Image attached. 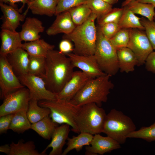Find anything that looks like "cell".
I'll return each mask as SVG.
<instances>
[{
    "mask_svg": "<svg viewBox=\"0 0 155 155\" xmlns=\"http://www.w3.org/2000/svg\"><path fill=\"white\" fill-rule=\"evenodd\" d=\"M77 136L72 138L68 137L67 147L63 152L62 155H66L71 151L75 149L77 152L81 150L84 146L90 145L94 135L91 134L81 132Z\"/></svg>",
    "mask_w": 155,
    "mask_h": 155,
    "instance_id": "cell-25",
    "label": "cell"
},
{
    "mask_svg": "<svg viewBox=\"0 0 155 155\" xmlns=\"http://www.w3.org/2000/svg\"><path fill=\"white\" fill-rule=\"evenodd\" d=\"M46 57L29 55L28 73L43 78L45 72Z\"/></svg>",
    "mask_w": 155,
    "mask_h": 155,
    "instance_id": "cell-32",
    "label": "cell"
},
{
    "mask_svg": "<svg viewBox=\"0 0 155 155\" xmlns=\"http://www.w3.org/2000/svg\"><path fill=\"white\" fill-rule=\"evenodd\" d=\"M92 78L82 71H74L71 78L57 94V99L70 101L86 83Z\"/></svg>",
    "mask_w": 155,
    "mask_h": 155,
    "instance_id": "cell-13",
    "label": "cell"
},
{
    "mask_svg": "<svg viewBox=\"0 0 155 155\" xmlns=\"http://www.w3.org/2000/svg\"><path fill=\"white\" fill-rule=\"evenodd\" d=\"M120 148V144L113 138L96 134L94 135L90 145L86 146L85 154L86 155H102Z\"/></svg>",
    "mask_w": 155,
    "mask_h": 155,
    "instance_id": "cell-14",
    "label": "cell"
},
{
    "mask_svg": "<svg viewBox=\"0 0 155 155\" xmlns=\"http://www.w3.org/2000/svg\"><path fill=\"white\" fill-rule=\"evenodd\" d=\"M58 0H34L30 2L24 13L29 9L34 14L51 17L55 15Z\"/></svg>",
    "mask_w": 155,
    "mask_h": 155,
    "instance_id": "cell-22",
    "label": "cell"
},
{
    "mask_svg": "<svg viewBox=\"0 0 155 155\" xmlns=\"http://www.w3.org/2000/svg\"><path fill=\"white\" fill-rule=\"evenodd\" d=\"M94 55L100 67L105 74L112 76L117 73L119 68L117 50L110 40L98 29Z\"/></svg>",
    "mask_w": 155,
    "mask_h": 155,
    "instance_id": "cell-7",
    "label": "cell"
},
{
    "mask_svg": "<svg viewBox=\"0 0 155 155\" xmlns=\"http://www.w3.org/2000/svg\"><path fill=\"white\" fill-rule=\"evenodd\" d=\"M55 46L50 44L43 39L22 43V48L30 55L46 57L48 52L53 50Z\"/></svg>",
    "mask_w": 155,
    "mask_h": 155,
    "instance_id": "cell-23",
    "label": "cell"
},
{
    "mask_svg": "<svg viewBox=\"0 0 155 155\" xmlns=\"http://www.w3.org/2000/svg\"><path fill=\"white\" fill-rule=\"evenodd\" d=\"M7 56L9 61L18 76L28 73L29 55L26 51L20 48Z\"/></svg>",
    "mask_w": 155,
    "mask_h": 155,
    "instance_id": "cell-20",
    "label": "cell"
},
{
    "mask_svg": "<svg viewBox=\"0 0 155 155\" xmlns=\"http://www.w3.org/2000/svg\"><path fill=\"white\" fill-rule=\"evenodd\" d=\"M123 7V13L118 23L120 28L145 30L140 22L141 18L136 16L127 6Z\"/></svg>",
    "mask_w": 155,
    "mask_h": 155,
    "instance_id": "cell-26",
    "label": "cell"
},
{
    "mask_svg": "<svg viewBox=\"0 0 155 155\" xmlns=\"http://www.w3.org/2000/svg\"><path fill=\"white\" fill-rule=\"evenodd\" d=\"M123 7L113 8L104 16L97 19L98 26L105 24L113 22L118 23L122 16Z\"/></svg>",
    "mask_w": 155,
    "mask_h": 155,
    "instance_id": "cell-36",
    "label": "cell"
},
{
    "mask_svg": "<svg viewBox=\"0 0 155 155\" xmlns=\"http://www.w3.org/2000/svg\"><path fill=\"white\" fill-rule=\"evenodd\" d=\"M139 138L148 142L155 141V122L148 127H143L129 133L127 138Z\"/></svg>",
    "mask_w": 155,
    "mask_h": 155,
    "instance_id": "cell-34",
    "label": "cell"
},
{
    "mask_svg": "<svg viewBox=\"0 0 155 155\" xmlns=\"http://www.w3.org/2000/svg\"><path fill=\"white\" fill-rule=\"evenodd\" d=\"M46 59L43 79L47 89L57 94L71 78L74 67L70 58L59 51H50Z\"/></svg>",
    "mask_w": 155,
    "mask_h": 155,
    "instance_id": "cell-1",
    "label": "cell"
},
{
    "mask_svg": "<svg viewBox=\"0 0 155 155\" xmlns=\"http://www.w3.org/2000/svg\"><path fill=\"white\" fill-rule=\"evenodd\" d=\"M56 16L55 20L46 30L48 35H55L61 33L67 34L71 32L75 28L76 26L68 11Z\"/></svg>",
    "mask_w": 155,
    "mask_h": 155,
    "instance_id": "cell-18",
    "label": "cell"
},
{
    "mask_svg": "<svg viewBox=\"0 0 155 155\" xmlns=\"http://www.w3.org/2000/svg\"><path fill=\"white\" fill-rule=\"evenodd\" d=\"M88 0H58L55 15L86 3Z\"/></svg>",
    "mask_w": 155,
    "mask_h": 155,
    "instance_id": "cell-37",
    "label": "cell"
},
{
    "mask_svg": "<svg viewBox=\"0 0 155 155\" xmlns=\"http://www.w3.org/2000/svg\"></svg>",
    "mask_w": 155,
    "mask_h": 155,
    "instance_id": "cell-49",
    "label": "cell"
},
{
    "mask_svg": "<svg viewBox=\"0 0 155 155\" xmlns=\"http://www.w3.org/2000/svg\"><path fill=\"white\" fill-rule=\"evenodd\" d=\"M40 106L49 109V117L55 123L60 124H67L71 126L72 131L79 132L75 122V118L81 106L70 101L57 99L53 100H41L38 102Z\"/></svg>",
    "mask_w": 155,
    "mask_h": 155,
    "instance_id": "cell-6",
    "label": "cell"
},
{
    "mask_svg": "<svg viewBox=\"0 0 155 155\" xmlns=\"http://www.w3.org/2000/svg\"><path fill=\"white\" fill-rule=\"evenodd\" d=\"M37 100L30 99L27 111L28 118L31 124L36 123L49 115L51 111L48 108L39 106Z\"/></svg>",
    "mask_w": 155,
    "mask_h": 155,
    "instance_id": "cell-29",
    "label": "cell"
},
{
    "mask_svg": "<svg viewBox=\"0 0 155 155\" xmlns=\"http://www.w3.org/2000/svg\"><path fill=\"white\" fill-rule=\"evenodd\" d=\"M0 37L1 40L0 56H7L18 49L22 48V40L20 32L1 29Z\"/></svg>",
    "mask_w": 155,
    "mask_h": 155,
    "instance_id": "cell-17",
    "label": "cell"
},
{
    "mask_svg": "<svg viewBox=\"0 0 155 155\" xmlns=\"http://www.w3.org/2000/svg\"><path fill=\"white\" fill-rule=\"evenodd\" d=\"M131 119L122 112L115 109L106 114L102 133L120 144L125 143L128 135L135 130Z\"/></svg>",
    "mask_w": 155,
    "mask_h": 155,
    "instance_id": "cell-5",
    "label": "cell"
},
{
    "mask_svg": "<svg viewBox=\"0 0 155 155\" xmlns=\"http://www.w3.org/2000/svg\"><path fill=\"white\" fill-rule=\"evenodd\" d=\"M44 29L41 21L35 18L27 17L20 32L22 40L30 42L39 39L40 38L39 34L43 32Z\"/></svg>",
    "mask_w": 155,
    "mask_h": 155,
    "instance_id": "cell-19",
    "label": "cell"
},
{
    "mask_svg": "<svg viewBox=\"0 0 155 155\" xmlns=\"http://www.w3.org/2000/svg\"><path fill=\"white\" fill-rule=\"evenodd\" d=\"M11 150L10 145L6 144L0 146V152L9 155Z\"/></svg>",
    "mask_w": 155,
    "mask_h": 155,
    "instance_id": "cell-44",
    "label": "cell"
},
{
    "mask_svg": "<svg viewBox=\"0 0 155 155\" xmlns=\"http://www.w3.org/2000/svg\"><path fill=\"white\" fill-rule=\"evenodd\" d=\"M137 1L142 3H150L155 5V0H136Z\"/></svg>",
    "mask_w": 155,
    "mask_h": 155,
    "instance_id": "cell-45",
    "label": "cell"
},
{
    "mask_svg": "<svg viewBox=\"0 0 155 155\" xmlns=\"http://www.w3.org/2000/svg\"><path fill=\"white\" fill-rule=\"evenodd\" d=\"M0 98H4L9 94L25 87L15 75L7 56L0 57Z\"/></svg>",
    "mask_w": 155,
    "mask_h": 155,
    "instance_id": "cell-8",
    "label": "cell"
},
{
    "mask_svg": "<svg viewBox=\"0 0 155 155\" xmlns=\"http://www.w3.org/2000/svg\"><path fill=\"white\" fill-rule=\"evenodd\" d=\"M97 18L96 16L92 13L85 22L76 26L71 32L64 34L63 39L73 42V53L81 55H94L97 38V27L95 24Z\"/></svg>",
    "mask_w": 155,
    "mask_h": 155,
    "instance_id": "cell-2",
    "label": "cell"
},
{
    "mask_svg": "<svg viewBox=\"0 0 155 155\" xmlns=\"http://www.w3.org/2000/svg\"><path fill=\"white\" fill-rule=\"evenodd\" d=\"M119 69L121 72L133 71L138 65L137 59L134 53L127 47L117 50Z\"/></svg>",
    "mask_w": 155,
    "mask_h": 155,
    "instance_id": "cell-21",
    "label": "cell"
},
{
    "mask_svg": "<svg viewBox=\"0 0 155 155\" xmlns=\"http://www.w3.org/2000/svg\"><path fill=\"white\" fill-rule=\"evenodd\" d=\"M110 75H104L89 80L70 101L79 106L91 103L101 107L106 102L110 91L114 87Z\"/></svg>",
    "mask_w": 155,
    "mask_h": 155,
    "instance_id": "cell-3",
    "label": "cell"
},
{
    "mask_svg": "<svg viewBox=\"0 0 155 155\" xmlns=\"http://www.w3.org/2000/svg\"><path fill=\"white\" fill-rule=\"evenodd\" d=\"M67 11L76 26L84 23L92 13L91 10L86 3L73 7Z\"/></svg>",
    "mask_w": 155,
    "mask_h": 155,
    "instance_id": "cell-31",
    "label": "cell"
},
{
    "mask_svg": "<svg viewBox=\"0 0 155 155\" xmlns=\"http://www.w3.org/2000/svg\"><path fill=\"white\" fill-rule=\"evenodd\" d=\"M14 114H10L0 117V134L6 133L9 129Z\"/></svg>",
    "mask_w": 155,
    "mask_h": 155,
    "instance_id": "cell-40",
    "label": "cell"
},
{
    "mask_svg": "<svg viewBox=\"0 0 155 155\" xmlns=\"http://www.w3.org/2000/svg\"><path fill=\"white\" fill-rule=\"evenodd\" d=\"M57 126V124L52 121L49 115L36 123L31 124L30 129L44 139L49 140Z\"/></svg>",
    "mask_w": 155,
    "mask_h": 155,
    "instance_id": "cell-24",
    "label": "cell"
},
{
    "mask_svg": "<svg viewBox=\"0 0 155 155\" xmlns=\"http://www.w3.org/2000/svg\"><path fill=\"white\" fill-rule=\"evenodd\" d=\"M97 29L106 38L110 40L121 29L118 24L116 23H108L98 26Z\"/></svg>",
    "mask_w": 155,
    "mask_h": 155,
    "instance_id": "cell-39",
    "label": "cell"
},
{
    "mask_svg": "<svg viewBox=\"0 0 155 155\" xmlns=\"http://www.w3.org/2000/svg\"><path fill=\"white\" fill-rule=\"evenodd\" d=\"M20 2L22 3V6L19 9L20 11L21 12L22 9L24 7L26 4H27V5H28L30 3L29 0H0V2L4 3H8L9 5H11L16 6L17 5L15 3H16Z\"/></svg>",
    "mask_w": 155,
    "mask_h": 155,
    "instance_id": "cell-43",
    "label": "cell"
},
{
    "mask_svg": "<svg viewBox=\"0 0 155 155\" xmlns=\"http://www.w3.org/2000/svg\"><path fill=\"white\" fill-rule=\"evenodd\" d=\"M110 4L113 5L117 3L118 0H102Z\"/></svg>",
    "mask_w": 155,
    "mask_h": 155,
    "instance_id": "cell-46",
    "label": "cell"
},
{
    "mask_svg": "<svg viewBox=\"0 0 155 155\" xmlns=\"http://www.w3.org/2000/svg\"><path fill=\"white\" fill-rule=\"evenodd\" d=\"M130 29L121 28L110 40L117 49L127 47L130 37Z\"/></svg>",
    "mask_w": 155,
    "mask_h": 155,
    "instance_id": "cell-35",
    "label": "cell"
},
{
    "mask_svg": "<svg viewBox=\"0 0 155 155\" xmlns=\"http://www.w3.org/2000/svg\"><path fill=\"white\" fill-rule=\"evenodd\" d=\"M106 115L105 111L95 103L81 106L75 119L79 133L93 135L102 133Z\"/></svg>",
    "mask_w": 155,
    "mask_h": 155,
    "instance_id": "cell-4",
    "label": "cell"
},
{
    "mask_svg": "<svg viewBox=\"0 0 155 155\" xmlns=\"http://www.w3.org/2000/svg\"><path fill=\"white\" fill-rule=\"evenodd\" d=\"M137 28H131L127 47L134 53L138 62L137 66L145 64L149 55L154 51L145 32Z\"/></svg>",
    "mask_w": 155,
    "mask_h": 155,
    "instance_id": "cell-9",
    "label": "cell"
},
{
    "mask_svg": "<svg viewBox=\"0 0 155 155\" xmlns=\"http://www.w3.org/2000/svg\"><path fill=\"white\" fill-rule=\"evenodd\" d=\"M140 21L144 28L145 33L154 50H155V22L144 18H141Z\"/></svg>",
    "mask_w": 155,
    "mask_h": 155,
    "instance_id": "cell-38",
    "label": "cell"
},
{
    "mask_svg": "<svg viewBox=\"0 0 155 155\" xmlns=\"http://www.w3.org/2000/svg\"><path fill=\"white\" fill-rule=\"evenodd\" d=\"M126 6L135 14L142 16L149 20H153L155 16V5L133 0Z\"/></svg>",
    "mask_w": 155,
    "mask_h": 155,
    "instance_id": "cell-30",
    "label": "cell"
},
{
    "mask_svg": "<svg viewBox=\"0 0 155 155\" xmlns=\"http://www.w3.org/2000/svg\"><path fill=\"white\" fill-rule=\"evenodd\" d=\"M30 1V2H32V1H34V0H29Z\"/></svg>",
    "mask_w": 155,
    "mask_h": 155,
    "instance_id": "cell-48",
    "label": "cell"
},
{
    "mask_svg": "<svg viewBox=\"0 0 155 155\" xmlns=\"http://www.w3.org/2000/svg\"><path fill=\"white\" fill-rule=\"evenodd\" d=\"M66 55L74 67L79 68L92 78L106 74L100 67L94 55H81L70 53Z\"/></svg>",
    "mask_w": 155,
    "mask_h": 155,
    "instance_id": "cell-12",
    "label": "cell"
},
{
    "mask_svg": "<svg viewBox=\"0 0 155 155\" xmlns=\"http://www.w3.org/2000/svg\"><path fill=\"white\" fill-rule=\"evenodd\" d=\"M70 126L67 124H62L57 126L53 133L50 143L42 152L44 155H46V152L49 148L52 150L49 155H62V149L69 132Z\"/></svg>",
    "mask_w": 155,
    "mask_h": 155,
    "instance_id": "cell-16",
    "label": "cell"
},
{
    "mask_svg": "<svg viewBox=\"0 0 155 155\" xmlns=\"http://www.w3.org/2000/svg\"></svg>",
    "mask_w": 155,
    "mask_h": 155,
    "instance_id": "cell-50",
    "label": "cell"
},
{
    "mask_svg": "<svg viewBox=\"0 0 155 155\" xmlns=\"http://www.w3.org/2000/svg\"><path fill=\"white\" fill-rule=\"evenodd\" d=\"M145 64L146 68L148 71L155 73V50L148 56Z\"/></svg>",
    "mask_w": 155,
    "mask_h": 155,
    "instance_id": "cell-42",
    "label": "cell"
},
{
    "mask_svg": "<svg viewBox=\"0 0 155 155\" xmlns=\"http://www.w3.org/2000/svg\"><path fill=\"white\" fill-rule=\"evenodd\" d=\"M86 4L92 13L95 14L98 19L105 15L112 8V5L102 0H88Z\"/></svg>",
    "mask_w": 155,
    "mask_h": 155,
    "instance_id": "cell-33",
    "label": "cell"
},
{
    "mask_svg": "<svg viewBox=\"0 0 155 155\" xmlns=\"http://www.w3.org/2000/svg\"><path fill=\"white\" fill-rule=\"evenodd\" d=\"M30 99L29 90L25 87L9 94L0 106V117L14 114L22 110L27 111Z\"/></svg>",
    "mask_w": 155,
    "mask_h": 155,
    "instance_id": "cell-11",
    "label": "cell"
},
{
    "mask_svg": "<svg viewBox=\"0 0 155 155\" xmlns=\"http://www.w3.org/2000/svg\"><path fill=\"white\" fill-rule=\"evenodd\" d=\"M18 77L22 84L28 89L30 99L38 101L57 99V94L47 89L42 78L28 73Z\"/></svg>",
    "mask_w": 155,
    "mask_h": 155,
    "instance_id": "cell-10",
    "label": "cell"
},
{
    "mask_svg": "<svg viewBox=\"0 0 155 155\" xmlns=\"http://www.w3.org/2000/svg\"><path fill=\"white\" fill-rule=\"evenodd\" d=\"M31 124L27 116V111L22 110L14 114L9 129L22 133L30 129Z\"/></svg>",
    "mask_w": 155,
    "mask_h": 155,
    "instance_id": "cell-27",
    "label": "cell"
},
{
    "mask_svg": "<svg viewBox=\"0 0 155 155\" xmlns=\"http://www.w3.org/2000/svg\"><path fill=\"white\" fill-rule=\"evenodd\" d=\"M74 48L71 41L67 39H63L59 43V51L65 55L73 52Z\"/></svg>",
    "mask_w": 155,
    "mask_h": 155,
    "instance_id": "cell-41",
    "label": "cell"
},
{
    "mask_svg": "<svg viewBox=\"0 0 155 155\" xmlns=\"http://www.w3.org/2000/svg\"><path fill=\"white\" fill-rule=\"evenodd\" d=\"M0 7L3 14L1 29L16 31L20 22L24 20L26 14L24 13L21 14L17 6H14L0 2Z\"/></svg>",
    "mask_w": 155,
    "mask_h": 155,
    "instance_id": "cell-15",
    "label": "cell"
},
{
    "mask_svg": "<svg viewBox=\"0 0 155 155\" xmlns=\"http://www.w3.org/2000/svg\"><path fill=\"white\" fill-rule=\"evenodd\" d=\"M23 142L22 139L19 140L17 143L12 142L10 145L11 150L9 155H44L36 149L33 141Z\"/></svg>",
    "mask_w": 155,
    "mask_h": 155,
    "instance_id": "cell-28",
    "label": "cell"
},
{
    "mask_svg": "<svg viewBox=\"0 0 155 155\" xmlns=\"http://www.w3.org/2000/svg\"><path fill=\"white\" fill-rule=\"evenodd\" d=\"M133 0H125L123 1L121 4L122 7H123L128 4L130 2Z\"/></svg>",
    "mask_w": 155,
    "mask_h": 155,
    "instance_id": "cell-47",
    "label": "cell"
}]
</instances>
